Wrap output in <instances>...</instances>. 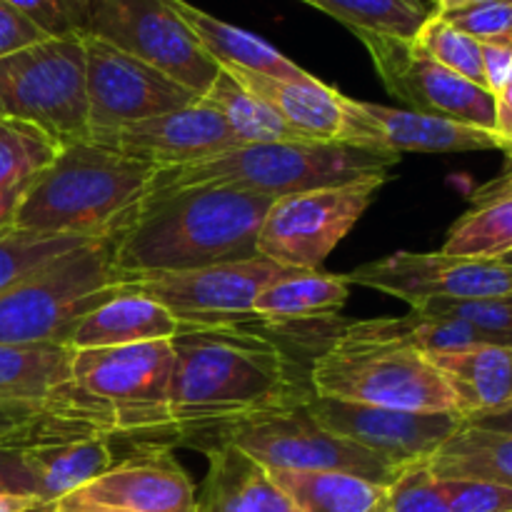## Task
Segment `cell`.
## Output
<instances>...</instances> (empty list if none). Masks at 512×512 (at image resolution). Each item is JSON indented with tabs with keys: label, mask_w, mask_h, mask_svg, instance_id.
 Returning a JSON list of instances; mask_svg holds the SVG:
<instances>
[{
	"label": "cell",
	"mask_w": 512,
	"mask_h": 512,
	"mask_svg": "<svg viewBox=\"0 0 512 512\" xmlns=\"http://www.w3.org/2000/svg\"><path fill=\"white\" fill-rule=\"evenodd\" d=\"M483 48V70H485V85L493 95L512 80V45L500 43H480Z\"/></svg>",
	"instance_id": "cell-44"
},
{
	"label": "cell",
	"mask_w": 512,
	"mask_h": 512,
	"mask_svg": "<svg viewBox=\"0 0 512 512\" xmlns=\"http://www.w3.org/2000/svg\"><path fill=\"white\" fill-rule=\"evenodd\" d=\"M428 318H453L480 330L490 343L512 345V295L488 300H430L410 308Z\"/></svg>",
	"instance_id": "cell-36"
},
{
	"label": "cell",
	"mask_w": 512,
	"mask_h": 512,
	"mask_svg": "<svg viewBox=\"0 0 512 512\" xmlns=\"http://www.w3.org/2000/svg\"><path fill=\"white\" fill-rule=\"evenodd\" d=\"M90 143L118 150L158 170H168L213 158L240 145V140L223 115L195 100L185 108L155 115L100 138H90Z\"/></svg>",
	"instance_id": "cell-19"
},
{
	"label": "cell",
	"mask_w": 512,
	"mask_h": 512,
	"mask_svg": "<svg viewBox=\"0 0 512 512\" xmlns=\"http://www.w3.org/2000/svg\"><path fill=\"white\" fill-rule=\"evenodd\" d=\"M0 493L15 495H38V483L30 473L28 463L23 458V448L13 445H0Z\"/></svg>",
	"instance_id": "cell-43"
},
{
	"label": "cell",
	"mask_w": 512,
	"mask_h": 512,
	"mask_svg": "<svg viewBox=\"0 0 512 512\" xmlns=\"http://www.w3.org/2000/svg\"><path fill=\"white\" fill-rule=\"evenodd\" d=\"M270 473H348L390 485L398 470L353 440L325 430L305 405L268 413L215 433Z\"/></svg>",
	"instance_id": "cell-10"
},
{
	"label": "cell",
	"mask_w": 512,
	"mask_h": 512,
	"mask_svg": "<svg viewBox=\"0 0 512 512\" xmlns=\"http://www.w3.org/2000/svg\"><path fill=\"white\" fill-rule=\"evenodd\" d=\"M308 5L328 13L358 35L415 40L435 8L425 0H308Z\"/></svg>",
	"instance_id": "cell-31"
},
{
	"label": "cell",
	"mask_w": 512,
	"mask_h": 512,
	"mask_svg": "<svg viewBox=\"0 0 512 512\" xmlns=\"http://www.w3.org/2000/svg\"><path fill=\"white\" fill-rule=\"evenodd\" d=\"M433 3H435V13H445V10L465 8V5L485 3V0H433Z\"/></svg>",
	"instance_id": "cell-50"
},
{
	"label": "cell",
	"mask_w": 512,
	"mask_h": 512,
	"mask_svg": "<svg viewBox=\"0 0 512 512\" xmlns=\"http://www.w3.org/2000/svg\"><path fill=\"white\" fill-rule=\"evenodd\" d=\"M35 512H128V510L110 508V505L88 503V500H80V498H75V495H65V498L55 500V503L40 505Z\"/></svg>",
	"instance_id": "cell-48"
},
{
	"label": "cell",
	"mask_w": 512,
	"mask_h": 512,
	"mask_svg": "<svg viewBox=\"0 0 512 512\" xmlns=\"http://www.w3.org/2000/svg\"><path fill=\"white\" fill-rule=\"evenodd\" d=\"M158 168L90 140H73L30 180L13 228L38 235L110 240L150 193Z\"/></svg>",
	"instance_id": "cell-3"
},
{
	"label": "cell",
	"mask_w": 512,
	"mask_h": 512,
	"mask_svg": "<svg viewBox=\"0 0 512 512\" xmlns=\"http://www.w3.org/2000/svg\"><path fill=\"white\" fill-rule=\"evenodd\" d=\"M85 435H98L90 430L78 428L73 423L53 418L45 413H23V410H0V445H13L25 448L45 440H65V438H85Z\"/></svg>",
	"instance_id": "cell-40"
},
{
	"label": "cell",
	"mask_w": 512,
	"mask_h": 512,
	"mask_svg": "<svg viewBox=\"0 0 512 512\" xmlns=\"http://www.w3.org/2000/svg\"><path fill=\"white\" fill-rule=\"evenodd\" d=\"M348 275H330L320 270H288L265 285L255 298L253 315L268 328L298 323H323L340 313L350 298Z\"/></svg>",
	"instance_id": "cell-26"
},
{
	"label": "cell",
	"mask_w": 512,
	"mask_h": 512,
	"mask_svg": "<svg viewBox=\"0 0 512 512\" xmlns=\"http://www.w3.org/2000/svg\"><path fill=\"white\" fill-rule=\"evenodd\" d=\"M495 135L500 140V150L512 155V80L495 95Z\"/></svg>",
	"instance_id": "cell-45"
},
{
	"label": "cell",
	"mask_w": 512,
	"mask_h": 512,
	"mask_svg": "<svg viewBox=\"0 0 512 512\" xmlns=\"http://www.w3.org/2000/svg\"><path fill=\"white\" fill-rule=\"evenodd\" d=\"M400 155L333 143H243L200 163L158 170L150 190L178 185H233L250 193L283 198L370 175H390Z\"/></svg>",
	"instance_id": "cell-5"
},
{
	"label": "cell",
	"mask_w": 512,
	"mask_h": 512,
	"mask_svg": "<svg viewBox=\"0 0 512 512\" xmlns=\"http://www.w3.org/2000/svg\"><path fill=\"white\" fill-rule=\"evenodd\" d=\"M260 320L193 328L180 325L173 343L170 418L173 433H220L268 413L300 408L313 398L308 373L293 353L263 333Z\"/></svg>",
	"instance_id": "cell-1"
},
{
	"label": "cell",
	"mask_w": 512,
	"mask_h": 512,
	"mask_svg": "<svg viewBox=\"0 0 512 512\" xmlns=\"http://www.w3.org/2000/svg\"><path fill=\"white\" fill-rule=\"evenodd\" d=\"M303 512H390L388 485L348 473H273Z\"/></svg>",
	"instance_id": "cell-30"
},
{
	"label": "cell",
	"mask_w": 512,
	"mask_h": 512,
	"mask_svg": "<svg viewBox=\"0 0 512 512\" xmlns=\"http://www.w3.org/2000/svg\"><path fill=\"white\" fill-rule=\"evenodd\" d=\"M173 363V343L153 340L120 348L73 350L70 370L78 388L108 410L115 435H153L173 433Z\"/></svg>",
	"instance_id": "cell-8"
},
{
	"label": "cell",
	"mask_w": 512,
	"mask_h": 512,
	"mask_svg": "<svg viewBox=\"0 0 512 512\" xmlns=\"http://www.w3.org/2000/svg\"><path fill=\"white\" fill-rule=\"evenodd\" d=\"M440 253L468 260H503L512 253V198L470 208L450 228Z\"/></svg>",
	"instance_id": "cell-32"
},
{
	"label": "cell",
	"mask_w": 512,
	"mask_h": 512,
	"mask_svg": "<svg viewBox=\"0 0 512 512\" xmlns=\"http://www.w3.org/2000/svg\"><path fill=\"white\" fill-rule=\"evenodd\" d=\"M358 38L368 48L388 93L403 100L408 110L495 133V95L488 88L435 63L413 40Z\"/></svg>",
	"instance_id": "cell-14"
},
{
	"label": "cell",
	"mask_w": 512,
	"mask_h": 512,
	"mask_svg": "<svg viewBox=\"0 0 512 512\" xmlns=\"http://www.w3.org/2000/svg\"><path fill=\"white\" fill-rule=\"evenodd\" d=\"M63 143L25 120L0 118V188L30 183L58 158Z\"/></svg>",
	"instance_id": "cell-33"
},
{
	"label": "cell",
	"mask_w": 512,
	"mask_h": 512,
	"mask_svg": "<svg viewBox=\"0 0 512 512\" xmlns=\"http://www.w3.org/2000/svg\"><path fill=\"white\" fill-rule=\"evenodd\" d=\"M468 428L488 430V433H500V435H512V405L503 410H495V413H483L473 415V418H465Z\"/></svg>",
	"instance_id": "cell-46"
},
{
	"label": "cell",
	"mask_w": 512,
	"mask_h": 512,
	"mask_svg": "<svg viewBox=\"0 0 512 512\" xmlns=\"http://www.w3.org/2000/svg\"><path fill=\"white\" fill-rule=\"evenodd\" d=\"M305 410L325 430L353 440L395 470L428 463L455 433L465 428V418L458 413H410L318 395L305 403Z\"/></svg>",
	"instance_id": "cell-16"
},
{
	"label": "cell",
	"mask_w": 512,
	"mask_h": 512,
	"mask_svg": "<svg viewBox=\"0 0 512 512\" xmlns=\"http://www.w3.org/2000/svg\"><path fill=\"white\" fill-rule=\"evenodd\" d=\"M425 55L435 60V63L445 65L453 73L463 75V78L473 80V83L485 85V70H483V48L475 38H470L463 30L453 28L448 20L440 18L438 13L430 15L428 23L420 28L418 38L413 40Z\"/></svg>",
	"instance_id": "cell-35"
},
{
	"label": "cell",
	"mask_w": 512,
	"mask_h": 512,
	"mask_svg": "<svg viewBox=\"0 0 512 512\" xmlns=\"http://www.w3.org/2000/svg\"><path fill=\"white\" fill-rule=\"evenodd\" d=\"M63 343L0 348V410L45 413L113 438L108 410L78 388Z\"/></svg>",
	"instance_id": "cell-17"
},
{
	"label": "cell",
	"mask_w": 512,
	"mask_h": 512,
	"mask_svg": "<svg viewBox=\"0 0 512 512\" xmlns=\"http://www.w3.org/2000/svg\"><path fill=\"white\" fill-rule=\"evenodd\" d=\"M388 180L390 175H370L275 198L258 230V258L290 270H320Z\"/></svg>",
	"instance_id": "cell-9"
},
{
	"label": "cell",
	"mask_w": 512,
	"mask_h": 512,
	"mask_svg": "<svg viewBox=\"0 0 512 512\" xmlns=\"http://www.w3.org/2000/svg\"><path fill=\"white\" fill-rule=\"evenodd\" d=\"M428 358L453 388L463 418L512 405V345L485 343Z\"/></svg>",
	"instance_id": "cell-25"
},
{
	"label": "cell",
	"mask_w": 512,
	"mask_h": 512,
	"mask_svg": "<svg viewBox=\"0 0 512 512\" xmlns=\"http://www.w3.org/2000/svg\"><path fill=\"white\" fill-rule=\"evenodd\" d=\"M0 118L38 125L63 145L88 138L83 35L45 38L0 58Z\"/></svg>",
	"instance_id": "cell-7"
},
{
	"label": "cell",
	"mask_w": 512,
	"mask_h": 512,
	"mask_svg": "<svg viewBox=\"0 0 512 512\" xmlns=\"http://www.w3.org/2000/svg\"><path fill=\"white\" fill-rule=\"evenodd\" d=\"M273 200L215 183L150 190L110 238L115 275L133 280L258 258V230Z\"/></svg>",
	"instance_id": "cell-2"
},
{
	"label": "cell",
	"mask_w": 512,
	"mask_h": 512,
	"mask_svg": "<svg viewBox=\"0 0 512 512\" xmlns=\"http://www.w3.org/2000/svg\"><path fill=\"white\" fill-rule=\"evenodd\" d=\"M223 70L240 80L250 93L273 105L283 115L285 123L293 125L313 143L350 145V148L390 153L383 145L378 128L365 115L363 103L330 88L315 75L308 73L298 80H280L240 68Z\"/></svg>",
	"instance_id": "cell-18"
},
{
	"label": "cell",
	"mask_w": 512,
	"mask_h": 512,
	"mask_svg": "<svg viewBox=\"0 0 512 512\" xmlns=\"http://www.w3.org/2000/svg\"><path fill=\"white\" fill-rule=\"evenodd\" d=\"M288 270L270 260L250 258L183 273L120 280V293H138L158 300L180 325L193 328L255 323V298L265 285Z\"/></svg>",
	"instance_id": "cell-12"
},
{
	"label": "cell",
	"mask_w": 512,
	"mask_h": 512,
	"mask_svg": "<svg viewBox=\"0 0 512 512\" xmlns=\"http://www.w3.org/2000/svg\"><path fill=\"white\" fill-rule=\"evenodd\" d=\"M45 38H50V35H45L33 20L15 10L8 0H0V58L40 43Z\"/></svg>",
	"instance_id": "cell-42"
},
{
	"label": "cell",
	"mask_w": 512,
	"mask_h": 512,
	"mask_svg": "<svg viewBox=\"0 0 512 512\" xmlns=\"http://www.w3.org/2000/svg\"><path fill=\"white\" fill-rule=\"evenodd\" d=\"M195 512H303L273 473L235 445L208 448V475L195 490Z\"/></svg>",
	"instance_id": "cell-21"
},
{
	"label": "cell",
	"mask_w": 512,
	"mask_h": 512,
	"mask_svg": "<svg viewBox=\"0 0 512 512\" xmlns=\"http://www.w3.org/2000/svg\"><path fill=\"white\" fill-rule=\"evenodd\" d=\"M198 103L208 105L215 113L223 115L225 123L230 125L235 135H238L240 145L243 143H313L305 138L303 133L285 123L283 115L250 93L240 80L225 73L220 68L218 78L213 80L208 90L198 98Z\"/></svg>",
	"instance_id": "cell-28"
},
{
	"label": "cell",
	"mask_w": 512,
	"mask_h": 512,
	"mask_svg": "<svg viewBox=\"0 0 512 512\" xmlns=\"http://www.w3.org/2000/svg\"><path fill=\"white\" fill-rule=\"evenodd\" d=\"M93 243L78 235H38L8 230L0 235V293L53 260Z\"/></svg>",
	"instance_id": "cell-34"
},
{
	"label": "cell",
	"mask_w": 512,
	"mask_h": 512,
	"mask_svg": "<svg viewBox=\"0 0 512 512\" xmlns=\"http://www.w3.org/2000/svg\"><path fill=\"white\" fill-rule=\"evenodd\" d=\"M45 505L43 500L35 495H15V493H0V512H35Z\"/></svg>",
	"instance_id": "cell-49"
},
{
	"label": "cell",
	"mask_w": 512,
	"mask_h": 512,
	"mask_svg": "<svg viewBox=\"0 0 512 512\" xmlns=\"http://www.w3.org/2000/svg\"><path fill=\"white\" fill-rule=\"evenodd\" d=\"M118 293L110 240H93L0 293V348L63 343L85 313Z\"/></svg>",
	"instance_id": "cell-6"
},
{
	"label": "cell",
	"mask_w": 512,
	"mask_h": 512,
	"mask_svg": "<svg viewBox=\"0 0 512 512\" xmlns=\"http://www.w3.org/2000/svg\"><path fill=\"white\" fill-rule=\"evenodd\" d=\"M88 138L115 133L155 115L185 108L198 95L153 65L105 40L83 35Z\"/></svg>",
	"instance_id": "cell-13"
},
{
	"label": "cell",
	"mask_w": 512,
	"mask_h": 512,
	"mask_svg": "<svg viewBox=\"0 0 512 512\" xmlns=\"http://www.w3.org/2000/svg\"><path fill=\"white\" fill-rule=\"evenodd\" d=\"M440 488L448 512H512V488L505 485L485 480H440Z\"/></svg>",
	"instance_id": "cell-41"
},
{
	"label": "cell",
	"mask_w": 512,
	"mask_h": 512,
	"mask_svg": "<svg viewBox=\"0 0 512 512\" xmlns=\"http://www.w3.org/2000/svg\"><path fill=\"white\" fill-rule=\"evenodd\" d=\"M180 323L158 300L138 293H118L85 313L65 335L68 350L120 348V345L173 340Z\"/></svg>",
	"instance_id": "cell-22"
},
{
	"label": "cell",
	"mask_w": 512,
	"mask_h": 512,
	"mask_svg": "<svg viewBox=\"0 0 512 512\" xmlns=\"http://www.w3.org/2000/svg\"><path fill=\"white\" fill-rule=\"evenodd\" d=\"M438 15L478 43L512 45V0H485Z\"/></svg>",
	"instance_id": "cell-38"
},
{
	"label": "cell",
	"mask_w": 512,
	"mask_h": 512,
	"mask_svg": "<svg viewBox=\"0 0 512 512\" xmlns=\"http://www.w3.org/2000/svg\"><path fill=\"white\" fill-rule=\"evenodd\" d=\"M428 468L440 480H485L512 488V435L465 425L428 460Z\"/></svg>",
	"instance_id": "cell-29"
},
{
	"label": "cell",
	"mask_w": 512,
	"mask_h": 512,
	"mask_svg": "<svg viewBox=\"0 0 512 512\" xmlns=\"http://www.w3.org/2000/svg\"><path fill=\"white\" fill-rule=\"evenodd\" d=\"M390 512H448L443 488L428 463L405 465L388 485Z\"/></svg>",
	"instance_id": "cell-37"
},
{
	"label": "cell",
	"mask_w": 512,
	"mask_h": 512,
	"mask_svg": "<svg viewBox=\"0 0 512 512\" xmlns=\"http://www.w3.org/2000/svg\"><path fill=\"white\" fill-rule=\"evenodd\" d=\"M128 512H195V485L168 448L145 445L73 493Z\"/></svg>",
	"instance_id": "cell-20"
},
{
	"label": "cell",
	"mask_w": 512,
	"mask_h": 512,
	"mask_svg": "<svg viewBox=\"0 0 512 512\" xmlns=\"http://www.w3.org/2000/svg\"><path fill=\"white\" fill-rule=\"evenodd\" d=\"M85 35L153 65L198 98L220 73L165 0H98Z\"/></svg>",
	"instance_id": "cell-11"
},
{
	"label": "cell",
	"mask_w": 512,
	"mask_h": 512,
	"mask_svg": "<svg viewBox=\"0 0 512 512\" xmlns=\"http://www.w3.org/2000/svg\"><path fill=\"white\" fill-rule=\"evenodd\" d=\"M50 38L85 35L90 13L98 0H8Z\"/></svg>",
	"instance_id": "cell-39"
},
{
	"label": "cell",
	"mask_w": 512,
	"mask_h": 512,
	"mask_svg": "<svg viewBox=\"0 0 512 512\" xmlns=\"http://www.w3.org/2000/svg\"><path fill=\"white\" fill-rule=\"evenodd\" d=\"M500 263H508V265H512V253H508V255H505V258H503V260H500Z\"/></svg>",
	"instance_id": "cell-51"
},
{
	"label": "cell",
	"mask_w": 512,
	"mask_h": 512,
	"mask_svg": "<svg viewBox=\"0 0 512 512\" xmlns=\"http://www.w3.org/2000/svg\"><path fill=\"white\" fill-rule=\"evenodd\" d=\"M363 103V100H360ZM365 115L378 128L383 145L390 153H478L500 150L498 135L455 120L415 113L408 108H388L363 103Z\"/></svg>",
	"instance_id": "cell-24"
},
{
	"label": "cell",
	"mask_w": 512,
	"mask_h": 512,
	"mask_svg": "<svg viewBox=\"0 0 512 512\" xmlns=\"http://www.w3.org/2000/svg\"><path fill=\"white\" fill-rule=\"evenodd\" d=\"M350 283L405 300L410 308L430 300H488L512 295V265L445 253H398L373 260L348 275Z\"/></svg>",
	"instance_id": "cell-15"
},
{
	"label": "cell",
	"mask_w": 512,
	"mask_h": 512,
	"mask_svg": "<svg viewBox=\"0 0 512 512\" xmlns=\"http://www.w3.org/2000/svg\"><path fill=\"white\" fill-rule=\"evenodd\" d=\"M23 458L38 483L43 503L78 493L115 463L110 435L45 440L23 448Z\"/></svg>",
	"instance_id": "cell-27"
},
{
	"label": "cell",
	"mask_w": 512,
	"mask_h": 512,
	"mask_svg": "<svg viewBox=\"0 0 512 512\" xmlns=\"http://www.w3.org/2000/svg\"><path fill=\"white\" fill-rule=\"evenodd\" d=\"M308 378L318 398L460 415L453 388L428 355L385 335L375 320L335 330L310 360Z\"/></svg>",
	"instance_id": "cell-4"
},
{
	"label": "cell",
	"mask_w": 512,
	"mask_h": 512,
	"mask_svg": "<svg viewBox=\"0 0 512 512\" xmlns=\"http://www.w3.org/2000/svg\"><path fill=\"white\" fill-rule=\"evenodd\" d=\"M30 183L10 185V188H0V235L8 233L13 228V218L18 213V205L23 200L25 190H28Z\"/></svg>",
	"instance_id": "cell-47"
},
{
	"label": "cell",
	"mask_w": 512,
	"mask_h": 512,
	"mask_svg": "<svg viewBox=\"0 0 512 512\" xmlns=\"http://www.w3.org/2000/svg\"><path fill=\"white\" fill-rule=\"evenodd\" d=\"M165 3L173 8V13L183 20L185 28L198 40L200 48L220 68H240L280 80H298L308 75V70L285 58L275 45H270L260 35L225 23V20L205 13L203 8H195L188 0H165Z\"/></svg>",
	"instance_id": "cell-23"
},
{
	"label": "cell",
	"mask_w": 512,
	"mask_h": 512,
	"mask_svg": "<svg viewBox=\"0 0 512 512\" xmlns=\"http://www.w3.org/2000/svg\"><path fill=\"white\" fill-rule=\"evenodd\" d=\"M300 3H308V0H300Z\"/></svg>",
	"instance_id": "cell-52"
}]
</instances>
